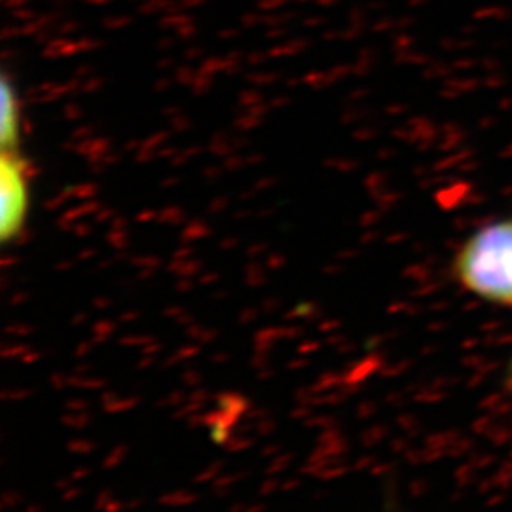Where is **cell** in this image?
<instances>
[{"instance_id": "277c9868", "label": "cell", "mask_w": 512, "mask_h": 512, "mask_svg": "<svg viewBox=\"0 0 512 512\" xmlns=\"http://www.w3.org/2000/svg\"><path fill=\"white\" fill-rule=\"evenodd\" d=\"M511 387H512V365H511Z\"/></svg>"}, {"instance_id": "3957f363", "label": "cell", "mask_w": 512, "mask_h": 512, "mask_svg": "<svg viewBox=\"0 0 512 512\" xmlns=\"http://www.w3.org/2000/svg\"><path fill=\"white\" fill-rule=\"evenodd\" d=\"M21 141V107L16 88L8 78L2 80L0 93V145L2 150H19Z\"/></svg>"}, {"instance_id": "7a4b0ae2", "label": "cell", "mask_w": 512, "mask_h": 512, "mask_svg": "<svg viewBox=\"0 0 512 512\" xmlns=\"http://www.w3.org/2000/svg\"><path fill=\"white\" fill-rule=\"evenodd\" d=\"M31 209L29 164L19 150L0 156V239L14 243L21 236Z\"/></svg>"}, {"instance_id": "6da1fadb", "label": "cell", "mask_w": 512, "mask_h": 512, "mask_svg": "<svg viewBox=\"0 0 512 512\" xmlns=\"http://www.w3.org/2000/svg\"><path fill=\"white\" fill-rule=\"evenodd\" d=\"M454 277L476 298L512 308V217L492 220L461 243Z\"/></svg>"}]
</instances>
